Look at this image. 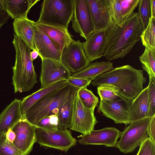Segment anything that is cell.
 <instances>
[{
	"label": "cell",
	"mask_w": 155,
	"mask_h": 155,
	"mask_svg": "<svg viewBox=\"0 0 155 155\" xmlns=\"http://www.w3.org/2000/svg\"><path fill=\"white\" fill-rule=\"evenodd\" d=\"M138 13L143 30L147 28L151 18L150 0H140Z\"/></svg>",
	"instance_id": "f546056e"
},
{
	"label": "cell",
	"mask_w": 155,
	"mask_h": 155,
	"mask_svg": "<svg viewBox=\"0 0 155 155\" xmlns=\"http://www.w3.org/2000/svg\"><path fill=\"white\" fill-rule=\"evenodd\" d=\"M93 80L91 79L74 78L71 77L68 80V83L79 88L87 87Z\"/></svg>",
	"instance_id": "8d00e7d4"
},
{
	"label": "cell",
	"mask_w": 155,
	"mask_h": 155,
	"mask_svg": "<svg viewBox=\"0 0 155 155\" xmlns=\"http://www.w3.org/2000/svg\"><path fill=\"white\" fill-rule=\"evenodd\" d=\"M82 44L90 62L101 58L104 56L106 47V30L94 31Z\"/></svg>",
	"instance_id": "2e32d148"
},
{
	"label": "cell",
	"mask_w": 155,
	"mask_h": 155,
	"mask_svg": "<svg viewBox=\"0 0 155 155\" xmlns=\"http://www.w3.org/2000/svg\"><path fill=\"white\" fill-rule=\"evenodd\" d=\"M37 127L26 119H23L12 129L15 135L13 143L23 155H29L36 142L35 130Z\"/></svg>",
	"instance_id": "4fadbf2b"
},
{
	"label": "cell",
	"mask_w": 155,
	"mask_h": 155,
	"mask_svg": "<svg viewBox=\"0 0 155 155\" xmlns=\"http://www.w3.org/2000/svg\"><path fill=\"white\" fill-rule=\"evenodd\" d=\"M6 137L7 139L10 142L13 143V141L15 137V135L14 132L11 129L7 131L5 134Z\"/></svg>",
	"instance_id": "ab89813d"
},
{
	"label": "cell",
	"mask_w": 155,
	"mask_h": 155,
	"mask_svg": "<svg viewBox=\"0 0 155 155\" xmlns=\"http://www.w3.org/2000/svg\"><path fill=\"white\" fill-rule=\"evenodd\" d=\"M150 117H147L131 122L121 132L117 147L125 154L132 153L149 136Z\"/></svg>",
	"instance_id": "8992f818"
},
{
	"label": "cell",
	"mask_w": 155,
	"mask_h": 155,
	"mask_svg": "<svg viewBox=\"0 0 155 155\" xmlns=\"http://www.w3.org/2000/svg\"><path fill=\"white\" fill-rule=\"evenodd\" d=\"M6 12L13 19L27 16L31 8L39 0H4Z\"/></svg>",
	"instance_id": "cb8c5ba5"
},
{
	"label": "cell",
	"mask_w": 155,
	"mask_h": 155,
	"mask_svg": "<svg viewBox=\"0 0 155 155\" xmlns=\"http://www.w3.org/2000/svg\"><path fill=\"white\" fill-rule=\"evenodd\" d=\"M139 147L136 155H155V143L149 137L145 139Z\"/></svg>",
	"instance_id": "d590c367"
},
{
	"label": "cell",
	"mask_w": 155,
	"mask_h": 155,
	"mask_svg": "<svg viewBox=\"0 0 155 155\" xmlns=\"http://www.w3.org/2000/svg\"><path fill=\"white\" fill-rule=\"evenodd\" d=\"M130 123L148 117L149 109L148 89H144L132 101L129 102Z\"/></svg>",
	"instance_id": "44dd1931"
},
{
	"label": "cell",
	"mask_w": 155,
	"mask_h": 155,
	"mask_svg": "<svg viewBox=\"0 0 155 155\" xmlns=\"http://www.w3.org/2000/svg\"><path fill=\"white\" fill-rule=\"evenodd\" d=\"M60 61L71 73L86 68L90 63L86 56L80 40L73 41L62 51Z\"/></svg>",
	"instance_id": "9c48e42d"
},
{
	"label": "cell",
	"mask_w": 155,
	"mask_h": 155,
	"mask_svg": "<svg viewBox=\"0 0 155 155\" xmlns=\"http://www.w3.org/2000/svg\"><path fill=\"white\" fill-rule=\"evenodd\" d=\"M35 134L36 142L41 146L57 149L65 153L76 144V140L68 129L48 130L37 127Z\"/></svg>",
	"instance_id": "52a82bcc"
},
{
	"label": "cell",
	"mask_w": 155,
	"mask_h": 155,
	"mask_svg": "<svg viewBox=\"0 0 155 155\" xmlns=\"http://www.w3.org/2000/svg\"><path fill=\"white\" fill-rule=\"evenodd\" d=\"M147 87L149 103L148 117H150L155 114V79L149 77Z\"/></svg>",
	"instance_id": "d6a6232c"
},
{
	"label": "cell",
	"mask_w": 155,
	"mask_h": 155,
	"mask_svg": "<svg viewBox=\"0 0 155 155\" xmlns=\"http://www.w3.org/2000/svg\"><path fill=\"white\" fill-rule=\"evenodd\" d=\"M78 91L75 95L69 128L84 135L94 130V126L98 122L94 115V110L87 108L82 104L78 95Z\"/></svg>",
	"instance_id": "ba28073f"
},
{
	"label": "cell",
	"mask_w": 155,
	"mask_h": 155,
	"mask_svg": "<svg viewBox=\"0 0 155 155\" xmlns=\"http://www.w3.org/2000/svg\"><path fill=\"white\" fill-rule=\"evenodd\" d=\"M155 18H151L146 29L143 31L140 40L145 48L155 49Z\"/></svg>",
	"instance_id": "4316f807"
},
{
	"label": "cell",
	"mask_w": 155,
	"mask_h": 155,
	"mask_svg": "<svg viewBox=\"0 0 155 155\" xmlns=\"http://www.w3.org/2000/svg\"><path fill=\"white\" fill-rule=\"evenodd\" d=\"M74 86L68 83L63 87L45 95L28 110L26 119L35 126L42 119L58 114L59 109Z\"/></svg>",
	"instance_id": "277c9868"
},
{
	"label": "cell",
	"mask_w": 155,
	"mask_h": 155,
	"mask_svg": "<svg viewBox=\"0 0 155 155\" xmlns=\"http://www.w3.org/2000/svg\"><path fill=\"white\" fill-rule=\"evenodd\" d=\"M10 17L7 12L0 13V30L2 26L7 23Z\"/></svg>",
	"instance_id": "f35d334b"
},
{
	"label": "cell",
	"mask_w": 155,
	"mask_h": 155,
	"mask_svg": "<svg viewBox=\"0 0 155 155\" xmlns=\"http://www.w3.org/2000/svg\"></svg>",
	"instance_id": "ee69618b"
},
{
	"label": "cell",
	"mask_w": 155,
	"mask_h": 155,
	"mask_svg": "<svg viewBox=\"0 0 155 155\" xmlns=\"http://www.w3.org/2000/svg\"><path fill=\"white\" fill-rule=\"evenodd\" d=\"M12 43L15 51V62L12 67V84L14 93L29 91L37 83L30 53L31 50L14 34Z\"/></svg>",
	"instance_id": "3957f363"
},
{
	"label": "cell",
	"mask_w": 155,
	"mask_h": 155,
	"mask_svg": "<svg viewBox=\"0 0 155 155\" xmlns=\"http://www.w3.org/2000/svg\"><path fill=\"white\" fill-rule=\"evenodd\" d=\"M21 101L15 98L0 114V135L5 134L8 130L24 119L20 110Z\"/></svg>",
	"instance_id": "ac0fdd59"
},
{
	"label": "cell",
	"mask_w": 155,
	"mask_h": 155,
	"mask_svg": "<svg viewBox=\"0 0 155 155\" xmlns=\"http://www.w3.org/2000/svg\"><path fill=\"white\" fill-rule=\"evenodd\" d=\"M146 81L143 70L127 65L102 74L90 84L97 86L105 83L113 85L118 91L119 97L130 101L143 90V84Z\"/></svg>",
	"instance_id": "7a4b0ae2"
},
{
	"label": "cell",
	"mask_w": 155,
	"mask_h": 155,
	"mask_svg": "<svg viewBox=\"0 0 155 155\" xmlns=\"http://www.w3.org/2000/svg\"><path fill=\"white\" fill-rule=\"evenodd\" d=\"M121 8L123 18L134 12L138 6L140 0H119Z\"/></svg>",
	"instance_id": "e575fe53"
},
{
	"label": "cell",
	"mask_w": 155,
	"mask_h": 155,
	"mask_svg": "<svg viewBox=\"0 0 155 155\" xmlns=\"http://www.w3.org/2000/svg\"><path fill=\"white\" fill-rule=\"evenodd\" d=\"M151 18H155V0H150Z\"/></svg>",
	"instance_id": "60d3db41"
},
{
	"label": "cell",
	"mask_w": 155,
	"mask_h": 155,
	"mask_svg": "<svg viewBox=\"0 0 155 155\" xmlns=\"http://www.w3.org/2000/svg\"><path fill=\"white\" fill-rule=\"evenodd\" d=\"M113 25L119 24L123 19L119 0H106Z\"/></svg>",
	"instance_id": "1f68e13d"
},
{
	"label": "cell",
	"mask_w": 155,
	"mask_h": 155,
	"mask_svg": "<svg viewBox=\"0 0 155 155\" xmlns=\"http://www.w3.org/2000/svg\"><path fill=\"white\" fill-rule=\"evenodd\" d=\"M148 132L149 137L155 143V114L150 117Z\"/></svg>",
	"instance_id": "74e56055"
},
{
	"label": "cell",
	"mask_w": 155,
	"mask_h": 155,
	"mask_svg": "<svg viewBox=\"0 0 155 155\" xmlns=\"http://www.w3.org/2000/svg\"><path fill=\"white\" fill-rule=\"evenodd\" d=\"M79 89L74 87L60 107L58 114V129L64 130L69 128L71 121L75 95Z\"/></svg>",
	"instance_id": "603a6c76"
},
{
	"label": "cell",
	"mask_w": 155,
	"mask_h": 155,
	"mask_svg": "<svg viewBox=\"0 0 155 155\" xmlns=\"http://www.w3.org/2000/svg\"><path fill=\"white\" fill-rule=\"evenodd\" d=\"M88 4L94 31L106 30L113 25L106 0H86Z\"/></svg>",
	"instance_id": "9a60e30c"
},
{
	"label": "cell",
	"mask_w": 155,
	"mask_h": 155,
	"mask_svg": "<svg viewBox=\"0 0 155 155\" xmlns=\"http://www.w3.org/2000/svg\"><path fill=\"white\" fill-rule=\"evenodd\" d=\"M0 155H23L21 152L8 140L5 134L0 135Z\"/></svg>",
	"instance_id": "4dcf8cb0"
},
{
	"label": "cell",
	"mask_w": 155,
	"mask_h": 155,
	"mask_svg": "<svg viewBox=\"0 0 155 155\" xmlns=\"http://www.w3.org/2000/svg\"><path fill=\"white\" fill-rule=\"evenodd\" d=\"M78 92L79 98L83 106L88 109L94 110L99 103L98 97L87 87L80 88Z\"/></svg>",
	"instance_id": "83f0119b"
},
{
	"label": "cell",
	"mask_w": 155,
	"mask_h": 155,
	"mask_svg": "<svg viewBox=\"0 0 155 155\" xmlns=\"http://www.w3.org/2000/svg\"><path fill=\"white\" fill-rule=\"evenodd\" d=\"M139 59L143 70L147 73L149 77L155 79V49L145 48Z\"/></svg>",
	"instance_id": "484cf974"
},
{
	"label": "cell",
	"mask_w": 155,
	"mask_h": 155,
	"mask_svg": "<svg viewBox=\"0 0 155 155\" xmlns=\"http://www.w3.org/2000/svg\"><path fill=\"white\" fill-rule=\"evenodd\" d=\"M97 93L101 101H110L119 97L118 91L113 85L108 84H103L97 87Z\"/></svg>",
	"instance_id": "f1b7e54d"
},
{
	"label": "cell",
	"mask_w": 155,
	"mask_h": 155,
	"mask_svg": "<svg viewBox=\"0 0 155 155\" xmlns=\"http://www.w3.org/2000/svg\"><path fill=\"white\" fill-rule=\"evenodd\" d=\"M34 43L40 58L60 61L61 51L44 33L34 25Z\"/></svg>",
	"instance_id": "e0dca14e"
},
{
	"label": "cell",
	"mask_w": 155,
	"mask_h": 155,
	"mask_svg": "<svg viewBox=\"0 0 155 155\" xmlns=\"http://www.w3.org/2000/svg\"><path fill=\"white\" fill-rule=\"evenodd\" d=\"M67 83V80L58 81L45 87L40 88L36 92L23 98L21 101L20 105L21 112L23 118L26 119V114L28 110L41 98L54 90L63 87Z\"/></svg>",
	"instance_id": "7402d4cb"
},
{
	"label": "cell",
	"mask_w": 155,
	"mask_h": 155,
	"mask_svg": "<svg viewBox=\"0 0 155 155\" xmlns=\"http://www.w3.org/2000/svg\"><path fill=\"white\" fill-rule=\"evenodd\" d=\"M120 97L110 101H101L97 112L112 120L115 124L130 123L129 115V102Z\"/></svg>",
	"instance_id": "8fae6325"
},
{
	"label": "cell",
	"mask_w": 155,
	"mask_h": 155,
	"mask_svg": "<svg viewBox=\"0 0 155 155\" xmlns=\"http://www.w3.org/2000/svg\"><path fill=\"white\" fill-rule=\"evenodd\" d=\"M143 31L138 12H134L106 30L107 45L104 57L108 61L122 58L140 40Z\"/></svg>",
	"instance_id": "6da1fadb"
},
{
	"label": "cell",
	"mask_w": 155,
	"mask_h": 155,
	"mask_svg": "<svg viewBox=\"0 0 155 155\" xmlns=\"http://www.w3.org/2000/svg\"><path fill=\"white\" fill-rule=\"evenodd\" d=\"M35 25L44 33L59 48L63 49L73 41L68 29L35 22Z\"/></svg>",
	"instance_id": "ffe728a7"
},
{
	"label": "cell",
	"mask_w": 155,
	"mask_h": 155,
	"mask_svg": "<svg viewBox=\"0 0 155 155\" xmlns=\"http://www.w3.org/2000/svg\"><path fill=\"white\" fill-rule=\"evenodd\" d=\"M35 22L26 16L15 19L13 23L15 35L32 50H37L34 39Z\"/></svg>",
	"instance_id": "d6986e66"
},
{
	"label": "cell",
	"mask_w": 155,
	"mask_h": 155,
	"mask_svg": "<svg viewBox=\"0 0 155 155\" xmlns=\"http://www.w3.org/2000/svg\"><path fill=\"white\" fill-rule=\"evenodd\" d=\"M114 68L113 64L110 61H96L90 63L86 68L79 72L71 73V77L91 79L93 80L99 75Z\"/></svg>",
	"instance_id": "d4e9b609"
},
{
	"label": "cell",
	"mask_w": 155,
	"mask_h": 155,
	"mask_svg": "<svg viewBox=\"0 0 155 155\" xmlns=\"http://www.w3.org/2000/svg\"><path fill=\"white\" fill-rule=\"evenodd\" d=\"M41 70L39 80L41 88L55 82L68 80L71 74L60 61L41 58Z\"/></svg>",
	"instance_id": "7c38bea8"
},
{
	"label": "cell",
	"mask_w": 155,
	"mask_h": 155,
	"mask_svg": "<svg viewBox=\"0 0 155 155\" xmlns=\"http://www.w3.org/2000/svg\"><path fill=\"white\" fill-rule=\"evenodd\" d=\"M72 27L86 40L94 31L89 6L86 0H74Z\"/></svg>",
	"instance_id": "30bf717a"
},
{
	"label": "cell",
	"mask_w": 155,
	"mask_h": 155,
	"mask_svg": "<svg viewBox=\"0 0 155 155\" xmlns=\"http://www.w3.org/2000/svg\"><path fill=\"white\" fill-rule=\"evenodd\" d=\"M38 56V53L37 50H33L30 53L32 61L36 59Z\"/></svg>",
	"instance_id": "7bdbcfd3"
},
{
	"label": "cell",
	"mask_w": 155,
	"mask_h": 155,
	"mask_svg": "<svg viewBox=\"0 0 155 155\" xmlns=\"http://www.w3.org/2000/svg\"><path fill=\"white\" fill-rule=\"evenodd\" d=\"M37 127L48 130L58 129V114H53L44 118L35 125Z\"/></svg>",
	"instance_id": "836d02e7"
},
{
	"label": "cell",
	"mask_w": 155,
	"mask_h": 155,
	"mask_svg": "<svg viewBox=\"0 0 155 155\" xmlns=\"http://www.w3.org/2000/svg\"><path fill=\"white\" fill-rule=\"evenodd\" d=\"M74 0H44L37 23L68 29L72 21Z\"/></svg>",
	"instance_id": "5b68a950"
},
{
	"label": "cell",
	"mask_w": 155,
	"mask_h": 155,
	"mask_svg": "<svg viewBox=\"0 0 155 155\" xmlns=\"http://www.w3.org/2000/svg\"><path fill=\"white\" fill-rule=\"evenodd\" d=\"M7 12L4 0H0V13Z\"/></svg>",
	"instance_id": "b9f144b4"
},
{
	"label": "cell",
	"mask_w": 155,
	"mask_h": 155,
	"mask_svg": "<svg viewBox=\"0 0 155 155\" xmlns=\"http://www.w3.org/2000/svg\"><path fill=\"white\" fill-rule=\"evenodd\" d=\"M121 131L114 127H106L83 135L78 140L81 145H97L116 147Z\"/></svg>",
	"instance_id": "5bb4252c"
}]
</instances>
